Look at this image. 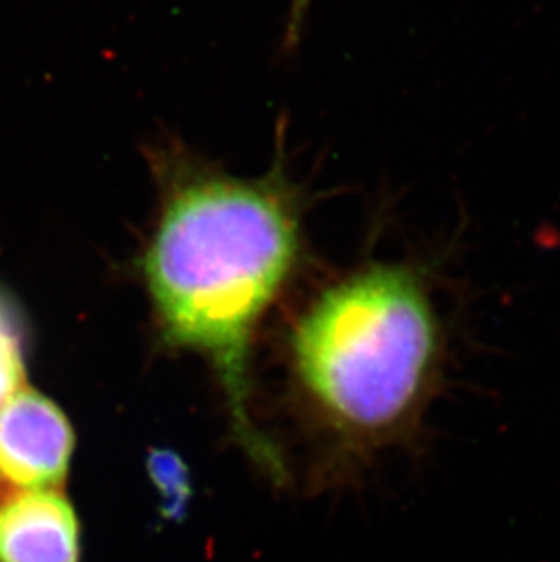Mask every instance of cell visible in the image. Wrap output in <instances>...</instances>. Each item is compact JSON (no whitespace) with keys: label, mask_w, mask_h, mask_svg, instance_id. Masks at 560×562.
Here are the masks:
<instances>
[{"label":"cell","mask_w":560,"mask_h":562,"mask_svg":"<svg viewBox=\"0 0 560 562\" xmlns=\"http://www.w3.org/2000/svg\"><path fill=\"white\" fill-rule=\"evenodd\" d=\"M310 2L312 0H291L290 41H293L296 37V32L301 30L302 19H304Z\"/></svg>","instance_id":"obj_7"},{"label":"cell","mask_w":560,"mask_h":562,"mask_svg":"<svg viewBox=\"0 0 560 562\" xmlns=\"http://www.w3.org/2000/svg\"><path fill=\"white\" fill-rule=\"evenodd\" d=\"M74 508L52 490L24 492L0 506V562H79Z\"/></svg>","instance_id":"obj_4"},{"label":"cell","mask_w":560,"mask_h":562,"mask_svg":"<svg viewBox=\"0 0 560 562\" xmlns=\"http://www.w3.org/2000/svg\"><path fill=\"white\" fill-rule=\"evenodd\" d=\"M13 339H19V334H16L15 326H13V321H11L10 315L5 313V310L2 308V304H0V345L10 342V340Z\"/></svg>","instance_id":"obj_8"},{"label":"cell","mask_w":560,"mask_h":562,"mask_svg":"<svg viewBox=\"0 0 560 562\" xmlns=\"http://www.w3.org/2000/svg\"><path fill=\"white\" fill-rule=\"evenodd\" d=\"M301 254V218L280 177H175L141 257L160 324L173 345L202 351L223 373L237 414L255 326Z\"/></svg>","instance_id":"obj_1"},{"label":"cell","mask_w":560,"mask_h":562,"mask_svg":"<svg viewBox=\"0 0 560 562\" xmlns=\"http://www.w3.org/2000/svg\"><path fill=\"white\" fill-rule=\"evenodd\" d=\"M293 350L313 397L365 446L421 437L448 384L446 324L412 266H366L328 288L302 317Z\"/></svg>","instance_id":"obj_2"},{"label":"cell","mask_w":560,"mask_h":562,"mask_svg":"<svg viewBox=\"0 0 560 562\" xmlns=\"http://www.w3.org/2000/svg\"><path fill=\"white\" fill-rule=\"evenodd\" d=\"M74 451V430L63 412L22 386L0 406V477L26 492L63 483Z\"/></svg>","instance_id":"obj_3"},{"label":"cell","mask_w":560,"mask_h":562,"mask_svg":"<svg viewBox=\"0 0 560 562\" xmlns=\"http://www.w3.org/2000/svg\"><path fill=\"white\" fill-rule=\"evenodd\" d=\"M24 386V362L21 340L13 339L0 345V406Z\"/></svg>","instance_id":"obj_6"},{"label":"cell","mask_w":560,"mask_h":562,"mask_svg":"<svg viewBox=\"0 0 560 562\" xmlns=\"http://www.w3.org/2000/svg\"><path fill=\"white\" fill-rule=\"evenodd\" d=\"M149 475L163 497V509L168 517H180L190 501V475L184 462L173 451H152L148 462Z\"/></svg>","instance_id":"obj_5"}]
</instances>
